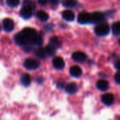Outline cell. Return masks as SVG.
Here are the masks:
<instances>
[{
    "mask_svg": "<svg viewBox=\"0 0 120 120\" xmlns=\"http://www.w3.org/2000/svg\"><path fill=\"white\" fill-rule=\"evenodd\" d=\"M95 33L100 37H103L109 34L110 32V27L106 23H102L98 25L94 29Z\"/></svg>",
    "mask_w": 120,
    "mask_h": 120,
    "instance_id": "1",
    "label": "cell"
},
{
    "mask_svg": "<svg viewBox=\"0 0 120 120\" xmlns=\"http://www.w3.org/2000/svg\"><path fill=\"white\" fill-rule=\"evenodd\" d=\"M33 13V7L28 5H23L20 11V16L24 19H29L32 17Z\"/></svg>",
    "mask_w": 120,
    "mask_h": 120,
    "instance_id": "2",
    "label": "cell"
},
{
    "mask_svg": "<svg viewBox=\"0 0 120 120\" xmlns=\"http://www.w3.org/2000/svg\"><path fill=\"white\" fill-rule=\"evenodd\" d=\"M24 66L25 68L30 70H36L40 66V63L39 61L34 58H27L24 61Z\"/></svg>",
    "mask_w": 120,
    "mask_h": 120,
    "instance_id": "3",
    "label": "cell"
},
{
    "mask_svg": "<svg viewBox=\"0 0 120 120\" xmlns=\"http://www.w3.org/2000/svg\"><path fill=\"white\" fill-rule=\"evenodd\" d=\"M104 20V15L100 12H94L90 14V21L89 23L97 24L102 22Z\"/></svg>",
    "mask_w": 120,
    "mask_h": 120,
    "instance_id": "4",
    "label": "cell"
},
{
    "mask_svg": "<svg viewBox=\"0 0 120 120\" xmlns=\"http://www.w3.org/2000/svg\"><path fill=\"white\" fill-rule=\"evenodd\" d=\"M77 21L80 24H86L89 23L90 21V13L87 12H82L79 14L77 18Z\"/></svg>",
    "mask_w": 120,
    "mask_h": 120,
    "instance_id": "5",
    "label": "cell"
},
{
    "mask_svg": "<svg viewBox=\"0 0 120 120\" xmlns=\"http://www.w3.org/2000/svg\"><path fill=\"white\" fill-rule=\"evenodd\" d=\"M3 27L5 31L11 32L14 28V22L12 19L9 18H6L3 20Z\"/></svg>",
    "mask_w": 120,
    "mask_h": 120,
    "instance_id": "6",
    "label": "cell"
},
{
    "mask_svg": "<svg viewBox=\"0 0 120 120\" xmlns=\"http://www.w3.org/2000/svg\"><path fill=\"white\" fill-rule=\"evenodd\" d=\"M53 65L57 70H63L65 67V61L61 57H56L53 60Z\"/></svg>",
    "mask_w": 120,
    "mask_h": 120,
    "instance_id": "7",
    "label": "cell"
},
{
    "mask_svg": "<svg viewBox=\"0 0 120 120\" xmlns=\"http://www.w3.org/2000/svg\"><path fill=\"white\" fill-rule=\"evenodd\" d=\"M72 57L74 60H75L77 62H79V63L84 62L87 58L86 55L84 53L82 52V51H76V52H75L72 54Z\"/></svg>",
    "mask_w": 120,
    "mask_h": 120,
    "instance_id": "8",
    "label": "cell"
},
{
    "mask_svg": "<svg viewBox=\"0 0 120 120\" xmlns=\"http://www.w3.org/2000/svg\"><path fill=\"white\" fill-rule=\"evenodd\" d=\"M114 96L111 94H105L102 96V102L107 105H110L113 103L114 102Z\"/></svg>",
    "mask_w": 120,
    "mask_h": 120,
    "instance_id": "9",
    "label": "cell"
},
{
    "mask_svg": "<svg viewBox=\"0 0 120 120\" xmlns=\"http://www.w3.org/2000/svg\"><path fill=\"white\" fill-rule=\"evenodd\" d=\"M62 15H63V18L67 21H72V20H74V19L75 18L74 12L70 10L64 11L62 13Z\"/></svg>",
    "mask_w": 120,
    "mask_h": 120,
    "instance_id": "10",
    "label": "cell"
},
{
    "mask_svg": "<svg viewBox=\"0 0 120 120\" xmlns=\"http://www.w3.org/2000/svg\"><path fill=\"white\" fill-rule=\"evenodd\" d=\"M77 90H78L77 85L74 82L69 83L65 86V91L68 94H75L77 91Z\"/></svg>",
    "mask_w": 120,
    "mask_h": 120,
    "instance_id": "11",
    "label": "cell"
},
{
    "mask_svg": "<svg viewBox=\"0 0 120 120\" xmlns=\"http://www.w3.org/2000/svg\"><path fill=\"white\" fill-rule=\"evenodd\" d=\"M49 44L51 46H52L54 49H57L58 48H60L62 45V42L60 41V39L57 37H52L50 39V41H49Z\"/></svg>",
    "mask_w": 120,
    "mask_h": 120,
    "instance_id": "12",
    "label": "cell"
},
{
    "mask_svg": "<svg viewBox=\"0 0 120 120\" xmlns=\"http://www.w3.org/2000/svg\"><path fill=\"white\" fill-rule=\"evenodd\" d=\"M70 75L72 77H79L82 75V69L79 66L75 65V66H72V67L70 68Z\"/></svg>",
    "mask_w": 120,
    "mask_h": 120,
    "instance_id": "13",
    "label": "cell"
},
{
    "mask_svg": "<svg viewBox=\"0 0 120 120\" xmlns=\"http://www.w3.org/2000/svg\"><path fill=\"white\" fill-rule=\"evenodd\" d=\"M31 77L29 74H23L20 77V82L25 86H28L31 83Z\"/></svg>",
    "mask_w": 120,
    "mask_h": 120,
    "instance_id": "14",
    "label": "cell"
},
{
    "mask_svg": "<svg viewBox=\"0 0 120 120\" xmlns=\"http://www.w3.org/2000/svg\"><path fill=\"white\" fill-rule=\"evenodd\" d=\"M96 86H97V88L99 90L105 91L108 89L109 83L105 80H99V81H98V82L96 84Z\"/></svg>",
    "mask_w": 120,
    "mask_h": 120,
    "instance_id": "15",
    "label": "cell"
},
{
    "mask_svg": "<svg viewBox=\"0 0 120 120\" xmlns=\"http://www.w3.org/2000/svg\"><path fill=\"white\" fill-rule=\"evenodd\" d=\"M37 17L41 21H46L49 18L48 13L44 11H41V10L38 11L37 12Z\"/></svg>",
    "mask_w": 120,
    "mask_h": 120,
    "instance_id": "16",
    "label": "cell"
},
{
    "mask_svg": "<svg viewBox=\"0 0 120 120\" xmlns=\"http://www.w3.org/2000/svg\"><path fill=\"white\" fill-rule=\"evenodd\" d=\"M62 4L65 7L72 8L77 4V1L76 0H63Z\"/></svg>",
    "mask_w": 120,
    "mask_h": 120,
    "instance_id": "17",
    "label": "cell"
},
{
    "mask_svg": "<svg viewBox=\"0 0 120 120\" xmlns=\"http://www.w3.org/2000/svg\"><path fill=\"white\" fill-rule=\"evenodd\" d=\"M35 54H36L37 58H41V59H43L46 56L45 49H43L41 47H39L37 49V51H35Z\"/></svg>",
    "mask_w": 120,
    "mask_h": 120,
    "instance_id": "18",
    "label": "cell"
},
{
    "mask_svg": "<svg viewBox=\"0 0 120 120\" xmlns=\"http://www.w3.org/2000/svg\"><path fill=\"white\" fill-rule=\"evenodd\" d=\"M112 32L115 35H120V21L116 22L112 25Z\"/></svg>",
    "mask_w": 120,
    "mask_h": 120,
    "instance_id": "19",
    "label": "cell"
},
{
    "mask_svg": "<svg viewBox=\"0 0 120 120\" xmlns=\"http://www.w3.org/2000/svg\"><path fill=\"white\" fill-rule=\"evenodd\" d=\"M45 51H46V56H53L55 54L56 49H54L52 46H51L50 44H49L45 48Z\"/></svg>",
    "mask_w": 120,
    "mask_h": 120,
    "instance_id": "20",
    "label": "cell"
},
{
    "mask_svg": "<svg viewBox=\"0 0 120 120\" xmlns=\"http://www.w3.org/2000/svg\"><path fill=\"white\" fill-rule=\"evenodd\" d=\"M6 4L11 8L16 7L20 4V0H6Z\"/></svg>",
    "mask_w": 120,
    "mask_h": 120,
    "instance_id": "21",
    "label": "cell"
},
{
    "mask_svg": "<svg viewBox=\"0 0 120 120\" xmlns=\"http://www.w3.org/2000/svg\"><path fill=\"white\" fill-rule=\"evenodd\" d=\"M23 5H28V6H31L33 7L34 6V4L32 0H24Z\"/></svg>",
    "mask_w": 120,
    "mask_h": 120,
    "instance_id": "22",
    "label": "cell"
},
{
    "mask_svg": "<svg viewBox=\"0 0 120 120\" xmlns=\"http://www.w3.org/2000/svg\"><path fill=\"white\" fill-rule=\"evenodd\" d=\"M115 79L117 83L120 84V71H119L118 72H117L115 75Z\"/></svg>",
    "mask_w": 120,
    "mask_h": 120,
    "instance_id": "23",
    "label": "cell"
},
{
    "mask_svg": "<svg viewBox=\"0 0 120 120\" xmlns=\"http://www.w3.org/2000/svg\"><path fill=\"white\" fill-rule=\"evenodd\" d=\"M38 1V3L41 5V6H45L47 4V3L49 1V0H37Z\"/></svg>",
    "mask_w": 120,
    "mask_h": 120,
    "instance_id": "24",
    "label": "cell"
},
{
    "mask_svg": "<svg viewBox=\"0 0 120 120\" xmlns=\"http://www.w3.org/2000/svg\"><path fill=\"white\" fill-rule=\"evenodd\" d=\"M49 2H50V4H51L52 6H57V5L58 4L59 0H49Z\"/></svg>",
    "mask_w": 120,
    "mask_h": 120,
    "instance_id": "25",
    "label": "cell"
},
{
    "mask_svg": "<svg viewBox=\"0 0 120 120\" xmlns=\"http://www.w3.org/2000/svg\"><path fill=\"white\" fill-rule=\"evenodd\" d=\"M57 86L59 88H63L65 86V83H64L63 81H60V82H58L57 83Z\"/></svg>",
    "mask_w": 120,
    "mask_h": 120,
    "instance_id": "26",
    "label": "cell"
},
{
    "mask_svg": "<svg viewBox=\"0 0 120 120\" xmlns=\"http://www.w3.org/2000/svg\"><path fill=\"white\" fill-rule=\"evenodd\" d=\"M115 68L120 71V60H118L115 63Z\"/></svg>",
    "mask_w": 120,
    "mask_h": 120,
    "instance_id": "27",
    "label": "cell"
},
{
    "mask_svg": "<svg viewBox=\"0 0 120 120\" xmlns=\"http://www.w3.org/2000/svg\"><path fill=\"white\" fill-rule=\"evenodd\" d=\"M119 43H120V39H119Z\"/></svg>",
    "mask_w": 120,
    "mask_h": 120,
    "instance_id": "28",
    "label": "cell"
},
{
    "mask_svg": "<svg viewBox=\"0 0 120 120\" xmlns=\"http://www.w3.org/2000/svg\"><path fill=\"white\" fill-rule=\"evenodd\" d=\"M0 28H1V27H0Z\"/></svg>",
    "mask_w": 120,
    "mask_h": 120,
    "instance_id": "29",
    "label": "cell"
}]
</instances>
